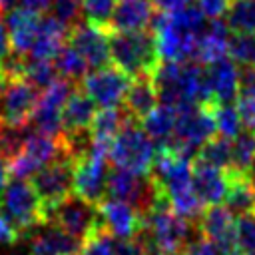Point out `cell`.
Here are the masks:
<instances>
[{"label": "cell", "mask_w": 255, "mask_h": 255, "mask_svg": "<svg viewBox=\"0 0 255 255\" xmlns=\"http://www.w3.org/2000/svg\"><path fill=\"white\" fill-rule=\"evenodd\" d=\"M191 159L193 157H187L169 145H159L155 151L151 177L155 179L171 209L177 215L197 223L205 211V205L193 189Z\"/></svg>", "instance_id": "cell-1"}, {"label": "cell", "mask_w": 255, "mask_h": 255, "mask_svg": "<svg viewBox=\"0 0 255 255\" xmlns=\"http://www.w3.org/2000/svg\"><path fill=\"white\" fill-rule=\"evenodd\" d=\"M151 80L157 100L175 110L215 104L205 70L197 62H159Z\"/></svg>", "instance_id": "cell-2"}, {"label": "cell", "mask_w": 255, "mask_h": 255, "mask_svg": "<svg viewBox=\"0 0 255 255\" xmlns=\"http://www.w3.org/2000/svg\"><path fill=\"white\" fill-rule=\"evenodd\" d=\"M205 16L197 6L159 12L153 18V36L161 62H193L197 38L205 30Z\"/></svg>", "instance_id": "cell-3"}, {"label": "cell", "mask_w": 255, "mask_h": 255, "mask_svg": "<svg viewBox=\"0 0 255 255\" xmlns=\"http://www.w3.org/2000/svg\"><path fill=\"white\" fill-rule=\"evenodd\" d=\"M110 62L124 70L131 80L151 76L157 68L159 54L151 30L133 32H108Z\"/></svg>", "instance_id": "cell-4"}, {"label": "cell", "mask_w": 255, "mask_h": 255, "mask_svg": "<svg viewBox=\"0 0 255 255\" xmlns=\"http://www.w3.org/2000/svg\"><path fill=\"white\" fill-rule=\"evenodd\" d=\"M157 147L149 139V135L143 131L139 120L128 116L122 129L116 133V137L110 143V161L114 167H124L133 173L149 175L153 167Z\"/></svg>", "instance_id": "cell-5"}, {"label": "cell", "mask_w": 255, "mask_h": 255, "mask_svg": "<svg viewBox=\"0 0 255 255\" xmlns=\"http://www.w3.org/2000/svg\"><path fill=\"white\" fill-rule=\"evenodd\" d=\"M0 213L20 235L32 233L44 223V203L30 179L12 177L0 193Z\"/></svg>", "instance_id": "cell-6"}, {"label": "cell", "mask_w": 255, "mask_h": 255, "mask_svg": "<svg viewBox=\"0 0 255 255\" xmlns=\"http://www.w3.org/2000/svg\"><path fill=\"white\" fill-rule=\"evenodd\" d=\"M108 153L110 143L90 139L86 151L74 157V193L90 203H100L106 197L108 185Z\"/></svg>", "instance_id": "cell-7"}, {"label": "cell", "mask_w": 255, "mask_h": 255, "mask_svg": "<svg viewBox=\"0 0 255 255\" xmlns=\"http://www.w3.org/2000/svg\"><path fill=\"white\" fill-rule=\"evenodd\" d=\"M62 155H72L70 145L64 137L60 135H48L42 131H30L26 141L22 143L20 151L8 161V171L10 177H22L28 179L32 177L38 169H42L46 163L62 157ZM74 157V155H72Z\"/></svg>", "instance_id": "cell-8"}, {"label": "cell", "mask_w": 255, "mask_h": 255, "mask_svg": "<svg viewBox=\"0 0 255 255\" xmlns=\"http://www.w3.org/2000/svg\"><path fill=\"white\" fill-rule=\"evenodd\" d=\"M215 133H217V128L213 118V104L189 106V108L177 110L175 129L169 143L165 145L173 147L175 151L187 157H195L197 149Z\"/></svg>", "instance_id": "cell-9"}, {"label": "cell", "mask_w": 255, "mask_h": 255, "mask_svg": "<svg viewBox=\"0 0 255 255\" xmlns=\"http://www.w3.org/2000/svg\"><path fill=\"white\" fill-rule=\"evenodd\" d=\"M106 197L126 201L129 205H133L139 213H145L165 195L157 187L151 173L141 175V173H133V171L124 169V167H114L108 173Z\"/></svg>", "instance_id": "cell-10"}, {"label": "cell", "mask_w": 255, "mask_h": 255, "mask_svg": "<svg viewBox=\"0 0 255 255\" xmlns=\"http://www.w3.org/2000/svg\"><path fill=\"white\" fill-rule=\"evenodd\" d=\"M40 88L26 76L0 74V124L2 126H28L34 114Z\"/></svg>", "instance_id": "cell-11"}, {"label": "cell", "mask_w": 255, "mask_h": 255, "mask_svg": "<svg viewBox=\"0 0 255 255\" xmlns=\"http://www.w3.org/2000/svg\"><path fill=\"white\" fill-rule=\"evenodd\" d=\"M44 223H52L82 241L100 227L98 205L82 199L76 193L66 195L54 205L44 207Z\"/></svg>", "instance_id": "cell-12"}, {"label": "cell", "mask_w": 255, "mask_h": 255, "mask_svg": "<svg viewBox=\"0 0 255 255\" xmlns=\"http://www.w3.org/2000/svg\"><path fill=\"white\" fill-rule=\"evenodd\" d=\"M74 90L72 82L66 78H56L52 84H48L44 90H40L34 114L30 118V128L34 131H42L48 135H60L62 133V108Z\"/></svg>", "instance_id": "cell-13"}, {"label": "cell", "mask_w": 255, "mask_h": 255, "mask_svg": "<svg viewBox=\"0 0 255 255\" xmlns=\"http://www.w3.org/2000/svg\"><path fill=\"white\" fill-rule=\"evenodd\" d=\"M131 78L120 70L118 66H102L92 72H88L80 80V88L96 102V106L102 108H118L124 104L126 92L129 88Z\"/></svg>", "instance_id": "cell-14"}, {"label": "cell", "mask_w": 255, "mask_h": 255, "mask_svg": "<svg viewBox=\"0 0 255 255\" xmlns=\"http://www.w3.org/2000/svg\"><path fill=\"white\" fill-rule=\"evenodd\" d=\"M201 237H205L217 255H243L237 239V217L223 205H209L197 221Z\"/></svg>", "instance_id": "cell-15"}, {"label": "cell", "mask_w": 255, "mask_h": 255, "mask_svg": "<svg viewBox=\"0 0 255 255\" xmlns=\"http://www.w3.org/2000/svg\"><path fill=\"white\" fill-rule=\"evenodd\" d=\"M30 181L36 193L40 195L44 207L58 203L60 199H64L74 191V157L62 155L46 163L30 177Z\"/></svg>", "instance_id": "cell-16"}, {"label": "cell", "mask_w": 255, "mask_h": 255, "mask_svg": "<svg viewBox=\"0 0 255 255\" xmlns=\"http://www.w3.org/2000/svg\"><path fill=\"white\" fill-rule=\"evenodd\" d=\"M98 217L100 227L112 237L133 239L141 229V213L133 205L114 197H104L98 203Z\"/></svg>", "instance_id": "cell-17"}, {"label": "cell", "mask_w": 255, "mask_h": 255, "mask_svg": "<svg viewBox=\"0 0 255 255\" xmlns=\"http://www.w3.org/2000/svg\"><path fill=\"white\" fill-rule=\"evenodd\" d=\"M68 42L82 54L92 70L110 64V44L106 28L82 20L68 30Z\"/></svg>", "instance_id": "cell-18"}, {"label": "cell", "mask_w": 255, "mask_h": 255, "mask_svg": "<svg viewBox=\"0 0 255 255\" xmlns=\"http://www.w3.org/2000/svg\"><path fill=\"white\" fill-rule=\"evenodd\" d=\"M191 181L197 197L203 205H219L225 199V191L229 185L227 169L215 167L199 157L191 159Z\"/></svg>", "instance_id": "cell-19"}, {"label": "cell", "mask_w": 255, "mask_h": 255, "mask_svg": "<svg viewBox=\"0 0 255 255\" xmlns=\"http://www.w3.org/2000/svg\"><path fill=\"white\" fill-rule=\"evenodd\" d=\"M42 22V12L32 10L28 6H14L8 12V38L10 48L16 56H28L38 28Z\"/></svg>", "instance_id": "cell-20"}, {"label": "cell", "mask_w": 255, "mask_h": 255, "mask_svg": "<svg viewBox=\"0 0 255 255\" xmlns=\"http://www.w3.org/2000/svg\"><path fill=\"white\" fill-rule=\"evenodd\" d=\"M32 233L30 255H80L82 239L52 223H42Z\"/></svg>", "instance_id": "cell-21"}, {"label": "cell", "mask_w": 255, "mask_h": 255, "mask_svg": "<svg viewBox=\"0 0 255 255\" xmlns=\"http://www.w3.org/2000/svg\"><path fill=\"white\" fill-rule=\"evenodd\" d=\"M153 10L149 0H118L106 32L145 30L153 22Z\"/></svg>", "instance_id": "cell-22"}, {"label": "cell", "mask_w": 255, "mask_h": 255, "mask_svg": "<svg viewBox=\"0 0 255 255\" xmlns=\"http://www.w3.org/2000/svg\"><path fill=\"white\" fill-rule=\"evenodd\" d=\"M207 84L215 104H231L239 96V68L231 58H221L207 64Z\"/></svg>", "instance_id": "cell-23"}, {"label": "cell", "mask_w": 255, "mask_h": 255, "mask_svg": "<svg viewBox=\"0 0 255 255\" xmlns=\"http://www.w3.org/2000/svg\"><path fill=\"white\" fill-rule=\"evenodd\" d=\"M94 116H96V102L82 88H74L62 108V131L64 133L90 131Z\"/></svg>", "instance_id": "cell-24"}, {"label": "cell", "mask_w": 255, "mask_h": 255, "mask_svg": "<svg viewBox=\"0 0 255 255\" xmlns=\"http://www.w3.org/2000/svg\"><path fill=\"white\" fill-rule=\"evenodd\" d=\"M229 26L227 22L219 20H211L205 30L201 32V36L197 38V46H195V60L197 64H213L221 58H227L229 54Z\"/></svg>", "instance_id": "cell-25"}, {"label": "cell", "mask_w": 255, "mask_h": 255, "mask_svg": "<svg viewBox=\"0 0 255 255\" xmlns=\"http://www.w3.org/2000/svg\"><path fill=\"white\" fill-rule=\"evenodd\" d=\"M66 38H68V28L64 24H60L50 14L48 16H42V22H40L36 40H34L28 56L30 58H36V60H52L54 62L56 54L66 44Z\"/></svg>", "instance_id": "cell-26"}, {"label": "cell", "mask_w": 255, "mask_h": 255, "mask_svg": "<svg viewBox=\"0 0 255 255\" xmlns=\"http://www.w3.org/2000/svg\"><path fill=\"white\" fill-rule=\"evenodd\" d=\"M157 102L159 100H157V92H155L151 76H141L129 82V88L124 98V110L131 118L141 120L145 114H149L157 106Z\"/></svg>", "instance_id": "cell-27"}, {"label": "cell", "mask_w": 255, "mask_h": 255, "mask_svg": "<svg viewBox=\"0 0 255 255\" xmlns=\"http://www.w3.org/2000/svg\"><path fill=\"white\" fill-rule=\"evenodd\" d=\"M175 118H177L175 108L159 104L149 114H145L139 120V124L143 128V131L149 135V139L155 141L157 147H159V145L169 143V139L173 135V129H175Z\"/></svg>", "instance_id": "cell-28"}, {"label": "cell", "mask_w": 255, "mask_h": 255, "mask_svg": "<svg viewBox=\"0 0 255 255\" xmlns=\"http://www.w3.org/2000/svg\"><path fill=\"white\" fill-rule=\"evenodd\" d=\"M227 173H229V185H227L225 199H223L225 207L235 217L255 211V193H253L247 173H233V171H227Z\"/></svg>", "instance_id": "cell-29"}, {"label": "cell", "mask_w": 255, "mask_h": 255, "mask_svg": "<svg viewBox=\"0 0 255 255\" xmlns=\"http://www.w3.org/2000/svg\"><path fill=\"white\" fill-rule=\"evenodd\" d=\"M128 116L129 114L124 108H102L100 112H96V116L92 120L90 137L112 143V139L122 129V126L128 120Z\"/></svg>", "instance_id": "cell-30"}, {"label": "cell", "mask_w": 255, "mask_h": 255, "mask_svg": "<svg viewBox=\"0 0 255 255\" xmlns=\"http://www.w3.org/2000/svg\"><path fill=\"white\" fill-rule=\"evenodd\" d=\"M253 161H255V131L241 129L231 139V165L227 171L247 173Z\"/></svg>", "instance_id": "cell-31"}, {"label": "cell", "mask_w": 255, "mask_h": 255, "mask_svg": "<svg viewBox=\"0 0 255 255\" xmlns=\"http://www.w3.org/2000/svg\"><path fill=\"white\" fill-rule=\"evenodd\" d=\"M54 66H56L58 76L60 78H66L70 82H80L88 74V70H90V66L86 64V60L82 58V54L70 42H66L60 48V52L54 58Z\"/></svg>", "instance_id": "cell-32"}, {"label": "cell", "mask_w": 255, "mask_h": 255, "mask_svg": "<svg viewBox=\"0 0 255 255\" xmlns=\"http://www.w3.org/2000/svg\"><path fill=\"white\" fill-rule=\"evenodd\" d=\"M225 16L231 32L255 36V0H231Z\"/></svg>", "instance_id": "cell-33"}, {"label": "cell", "mask_w": 255, "mask_h": 255, "mask_svg": "<svg viewBox=\"0 0 255 255\" xmlns=\"http://www.w3.org/2000/svg\"><path fill=\"white\" fill-rule=\"evenodd\" d=\"M195 157H199V159H203L215 167L229 169V165H231V139L215 133L211 139H207L197 149Z\"/></svg>", "instance_id": "cell-34"}, {"label": "cell", "mask_w": 255, "mask_h": 255, "mask_svg": "<svg viewBox=\"0 0 255 255\" xmlns=\"http://www.w3.org/2000/svg\"><path fill=\"white\" fill-rule=\"evenodd\" d=\"M213 118H215L217 133L223 135V137L233 139L243 129L239 110L233 102L231 104H213Z\"/></svg>", "instance_id": "cell-35"}, {"label": "cell", "mask_w": 255, "mask_h": 255, "mask_svg": "<svg viewBox=\"0 0 255 255\" xmlns=\"http://www.w3.org/2000/svg\"><path fill=\"white\" fill-rule=\"evenodd\" d=\"M229 56L235 64L255 68V36L231 32L229 34Z\"/></svg>", "instance_id": "cell-36"}, {"label": "cell", "mask_w": 255, "mask_h": 255, "mask_svg": "<svg viewBox=\"0 0 255 255\" xmlns=\"http://www.w3.org/2000/svg\"><path fill=\"white\" fill-rule=\"evenodd\" d=\"M24 76L40 90H44L48 84H52L58 78L56 66L52 60H36V58H24Z\"/></svg>", "instance_id": "cell-37"}, {"label": "cell", "mask_w": 255, "mask_h": 255, "mask_svg": "<svg viewBox=\"0 0 255 255\" xmlns=\"http://www.w3.org/2000/svg\"><path fill=\"white\" fill-rule=\"evenodd\" d=\"M50 16L64 24L68 30L82 22V0H50Z\"/></svg>", "instance_id": "cell-38"}, {"label": "cell", "mask_w": 255, "mask_h": 255, "mask_svg": "<svg viewBox=\"0 0 255 255\" xmlns=\"http://www.w3.org/2000/svg\"><path fill=\"white\" fill-rule=\"evenodd\" d=\"M116 2L118 0H82V12L86 16V22L108 28Z\"/></svg>", "instance_id": "cell-39"}, {"label": "cell", "mask_w": 255, "mask_h": 255, "mask_svg": "<svg viewBox=\"0 0 255 255\" xmlns=\"http://www.w3.org/2000/svg\"><path fill=\"white\" fill-rule=\"evenodd\" d=\"M80 255H114V245H112V235L104 231L102 227L94 229L84 241Z\"/></svg>", "instance_id": "cell-40"}, {"label": "cell", "mask_w": 255, "mask_h": 255, "mask_svg": "<svg viewBox=\"0 0 255 255\" xmlns=\"http://www.w3.org/2000/svg\"><path fill=\"white\" fill-rule=\"evenodd\" d=\"M237 239L243 255H255V211L237 217Z\"/></svg>", "instance_id": "cell-41"}, {"label": "cell", "mask_w": 255, "mask_h": 255, "mask_svg": "<svg viewBox=\"0 0 255 255\" xmlns=\"http://www.w3.org/2000/svg\"><path fill=\"white\" fill-rule=\"evenodd\" d=\"M197 8L201 10V14L209 20H219L227 14L231 0H195Z\"/></svg>", "instance_id": "cell-42"}, {"label": "cell", "mask_w": 255, "mask_h": 255, "mask_svg": "<svg viewBox=\"0 0 255 255\" xmlns=\"http://www.w3.org/2000/svg\"><path fill=\"white\" fill-rule=\"evenodd\" d=\"M237 110L241 116V122L247 129L255 131V98L249 96H237Z\"/></svg>", "instance_id": "cell-43"}, {"label": "cell", "mask_w": 255, "mask_h": 255, "mask_svg": "<svg viewBox=\"0 0 255 255\" xmlns=\"http://www.w3.org/2000/svg\"><path fill=\"white\" fill-rule=\"evenodd\" d=\"M112 245H114V255H143L139 237H133V239L112 237Z\"/></svg>", "instance_id": "cell-44"}, {"label": "cell", "mask_w": 255, "mask_h": 255, "mask_svg": "<svg viewBox=\"0 0 255 255\" xmlns=\"http://www.w3.org/2000/svg\"><path fill=\"white\" fill-rule=\"evenodd\" d=\"M181 255H217V251H215V247H213L205 237H201V233H199V237H195L193 241H189V243L183 247Z\"/></svg>", "instance_id": "cell-45"}, {"label": "cell", "mask_w": 255, "mask_h": 255, "mask_svg": "<svg viewBox=\"0 0 255 255\" xmlns=\"http://www.w3.org/2000/svg\"><path fill=\"white\" fill-rule=\"evenodd\" d=\"M22 235L18 233V229L0 213V245H14Z\"/></svg>", "instance_id": "cell-46"}, {"label": "cell", "mask_w": 255, "mask_h": 255, "mask_svg": "<svg viewBox=\"0 0 255 255\" xmlns=\"http://www.w3.org/2000/svg\"><path fill=\"white\" fill-rule=\"evenodd\" d=\"M153 4L155 10L159 12H173V10H181L185 6L191 4V0H149Z\"/></svg>", "instance_id": "cell-47"}, {"label": "cell", "mask_w": 255, "mask_h": 255, "mask_svg": "<svg viewBox=\"0 0 255 255\" xmlns=\"http://www.w3.org/2000/svg\"><path fill=\"white\" fill-rule=\"evenodd\" d=\"M10 38H8V30H6V26H4V22H2V16H0V66H2V62L10 56Z\"/></svg>", "instance_id": "cell-48"}, {"label": "cell", "mask_w": 255, "mask_h": 255, "mask_svg": "<svg viewBox=\"0 0 255 255\" xmlns=\"http://www.w3.org/2000/svg\"><path fill=\"white\" fill-rule=\"evenodd\" d=\"M8 177H10L8 161H6V157L0 153V193H2V189L6 187V183H8Z\"/></svg>", "instance_id": "cell-49"}, {"label": "cell", "mask_w": 255, "mask_h": 255, "mask_svg": "<svg viewBox=\"0 0 255 255\" xmlns=\"http://www.w3.org/2000/svg\"><path fill=\"white\" fill-rule=\"evenodd\" d=\"M20 4H22V6H28V8H32V10L42 12V10L48 8L50 0H20Z\"/></svg>", "instance_id": "cell-50"}, {"label": "cell", "mask_w": 255, "mask_h": 255, "mask_svg": "<svg viewBox=\"0 0 255 255\" xmlns=\"http://www.w3.org/2000/svg\"><path fill=\"white\" fill-rule=\"evenodd\" d=\"M247 177H249V183H251L253 193H255V161L251 163V167H249V171H247Z\"/></svg>", "instance_id": "cell-51"}]
</instances>
